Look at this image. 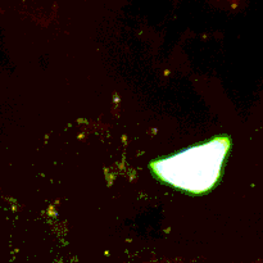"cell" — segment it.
Segmentation results:
<instances>
[{
  "mask_svg": "<svg viewBox=\"0 0 263 263\" xmlns=\"http://www.w3.org/2000/svg\"><path fill=\"white\" fill-rule=\"evenodd\" d=\"M230 149V139L221 136L152 163L154 174L167 184L200 194L212 189Z\"/></svg>",
  "mask_w": 263,
  "mask_h": 263,
  "instance_id": "cell-1",
  "label": "cell"
}]
</instances>
